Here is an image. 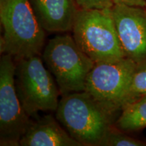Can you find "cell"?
Returning <instances> with one entry per match:
<instances>
[{
    "label": "cell",
    "mask_w": 146,
    "mask_h": 146,
    "mask_svg": "<svg viewBox=\"0 0 146 146\" xmlns=\"http://www.w3.org/2000/svg\"><path fill=\"white\" fill-rule=\"evenodd\" d=\"M56 112L58 122L83 146H100L115 115L85 91L63 96Z\"/></svg>",
    "instance_id": "6da1fadb"
},
{
    "label": "cell",
    "mask_w": 146,
    "mask_h": 146,
    "mask_svg": "<svg viewBox=\"0 0 146 146\" xmlns=\"http://www.w3.org/2000/svg\"><path fill=\"white\" fill-rule=\"evenodd\" d=\"M1 54L15 61L39 56L45 45V31L40 26L29 0H0Z\"/></svg>",
    "instance_id": "7a4b0ae2"
},
{
    "label": "cell",
    "mask_w": 146,
    "mask_h": 146,
    "mask_svg": "<svg viewBox=\"0 0 146 146\" xmlns=\"http://www.w3.org/2000/svg\"><path fill=\"white\" fill-rule=\"evenodd\" d=\"M72 31L78 46L95 63L117 61L126 58L115 26L112 8H79Z\"/></svg>",
    "instance_id": "3957f363"
},
{
    "label": "cell",
    "mask_w": 146,
    "mask_h": 146,
    "mask_svg": "<svg viewBox=\"0 0 146 146\" xmlns=\"http://www.w3.org/2000/svg\"><path fill=\"white\" fill-rule=\"evenodd\" d=\"M43 58L62 96L85 91L87 76L95 62L78 46L73 36H54L45 46Z\"/></svg>",
    "instance_id": "277c9868"
},
{
    "label": "cell",
    "mask_w": 146,
    "mask_h": 146,
    "mask_svg": "<svg viewBox=\"0 0 146 146\" xmlns=\"http://www.w3.org/2000/svg\"><path fill=\"white\" fill-rule=\"evenodd\" d=\"M15 62L16 92L27 114L38 118L39 111H56L59 89L39 56Z\"/></svg>",
    "instance_id": "5b68a950"
},
{
    "label": "cell",
    "mask_w": 146,
    "mask_h": 146,
    "mask_svg": "<svg viewBox=\"0 0 146 146\" xmlns=\"http://www.w3.org/2000/svg\"><path fill=\"white\" fill-rule=\"evenodd\" d=\"M138 66L139 64L128 58L95 63L87 76L85 91L116 114L129 102L130 84Z\"/></svg>",
    "instance_id": "8992f818"
},
{
    "label": "cell",
    "mask_w": 146,
    "mask_h": 146,
    "mask_svg": "<svg viewBox=\"0 0 146 146\" xmlns=\"http://www.w3.org/2000/svg\"><path fill=\"white\" fill-rule=\"evenodd\" d=\"M16 62L10 54L0 59V145L18 146L32 123L15 86Z\"/></svg>",
    "instance_id": "52a82bcc"
},
{
    "label": "cell",
    "mask_w": 146,
    "mask_h": 146,
    "mask_svg": "<svg viewBox=\"0 0 146 146\" xmlns=\"http://www.w3.org/2000/svg\"><path fill=\"white\" fill-rule=\"evenodd\" d=\"M112 13L125 57L139 65L146 62V9L114 4Z\"/></svg>",
    "instance_id": "ba28073f"
},
{
    "label": "cell",
    "mask_w": 146,
    "mask_h": 146,
    "mask_svg": "<svg viewBox=\"0 0 146 146\" xmlns=\"http://www.w3.org/2000/svg\"><path fill=\"white\" fill-rule=\"evenodd\" d=\"M39 25L45 31L72 30L79 8L75 0H29Z\"/></svg>",
    "instance_id": "9c48e42d"
},
{
    "label": "cell",
    "mask_w": 146,
    "mask_h": 146,
    "mask_svg": "<svg viewBox=\"0 0 146 146\" xmlns=\"http://www.w3.org/2000/svg\"><path fill=\"white\" fill-rule=\"evenodd\" d=\"M21 146H83L52 115L32 122L20 141Z\"/></svg>",
    "instance_id": "30bf717a"
},
{
    "label": "cell",
    "mask_w": 146,
    "mask_h": 146,
    "mask_svg": "<svg viewBox=\"0 0 146 146\" xmlns=\"http://www.w3.org/2000/svg\"><path fill=\"white\" fill-rule=\"evenodd\" d=\"M122 131H135L146 127V96L129 102L115 123Z\"/></svg>",
    "instance_id": "8fae6325"
},
{
    "label": "cell",
    "mask_w": 146,
    "mask_h": 146,
    "mask_svg": "<svg viewBox=\"0 0 146 146\" xmlns=\"http://www.w3.org/2000/svg\"><path fill=\"white\" fill-rule=\"evenodd\" d=\"M146 143L128 136L122 131L113 127L106 134L100 146H144Z\"/></svg>",
    "instance_id": "7c38bea8"
},
{
    "label": "cell",
    "mask_w": 146,
    "mask_h": 146,
    "mask_svg": "<svg viewBox=\"0 0 146 146\" xmlns=\"http://www.w3.org/2000/svg\"><path fill=\"white\" fill-rule=\"evenodd\" d=\"M145 96L146 63L139 65L137 69L133 74L129 90V102L128 103Z\"/></svg>",
    "instance_id": "4fadbf2b"
},
{
    "label": "cell",
    "mask_w": 146,
    "mask_h": 146,
    "mask_svg": "<svg viewBox=\"0 0 146 146\" xmlns=\"http://www.w3.org/2000/svg\"><path fill=\"white\" fill-rule=\"evenodd\" d=\"M78 8L85 10H104L114 6L112 0H75Z\"/></svg>",
    "instance_id": "5bb4252c"
},
{
    "label": "cell",
    "mask_w": 146,
    "mask_h": 146,
    "mask_svg": "<svg viewBox=\"0 0 146 146\" xmlns=\"http://www.w3.org/2000/svg\"><path fill=\"white\" fill-rule=\"evenodd\" d=\"M114 4H124L146 9V0H112Z\"/></svg>",
    "instance_id": "9a60e30c"
}]
</instances>
